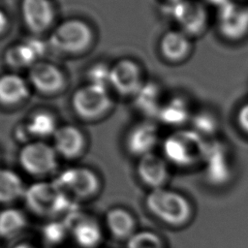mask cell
<instances>
[{
	"instance_id": "6da1fadb",
	"label": "cell",
	"mask_w": 248,
	"mask_h": 248,
	"mask_svg": "<svg viewBox=\"0 0 248 248\" xmlns=\"http://www.w3.org/2000/svg\"><path fill=\"white\" fill-rule=\"evenodd\" d=\"M22 199L29 211L47 219L65 217L78 210L74 207L75 200L60 190L53 180H39L30 184L26 187Z\"/></svg>"
},
{
	"instance_id": "7a4b0ae2",
	"label": "cell",
	"mask_w": 248,
	"mask_h": 248,
	"mask_svg": "<svg viewBox=\"0 0 248 248\" xmlns=\"http://www.w3.org/2000/svg\"><path fill=\"white\" fill-rule=\"evenodd\" d=\"M209 144L193 130H178L169 135L163 143L167 160L179 167H188L204 160Z\"/></svg>"
},
{
	"instance_id": "3957f363",
	"label": "cell",
	"mask_w": 248,
	"mask_h": 248,
	"mask_svg": "<svg viewBox=\"0 0 248 248\" xmlns=\"http://www.w3.org/2000/svg\"><path fill=\"white\" fill-rule=\"evenodd\" d=\"M145 206L158 220L173 227L185 224L191 215L188 201L180 194L163 187L153 189L147 194Z\"/></svg>"
},
{
	"instance_id": "277c9868",
	"label": "cell",
	"mask_w": 248,
	"mask_h": 248,
	"mask_svg": "<svg viewBox=\"0 0 248 248\" xmlns=\"http://www.w3.org/2000/svg\"><path fill=\"white\" fill-rule=\"evenodd\" d=\"M53 182L75 201L89 200L101 190L99 175L86 167L67 168L56 175Z\"/></svg>"
},
{
	"instance_id": "5b68a950",
	"label": "cell",
	"mask_w": 248,
	"mask_h": 248,
	"mask_svg": "<svg viewBox=\"0 0 248 248\" xmlns=\"http://www.w3.org/2000/svg\"><path fill=\"white\" fill-rule=\"evenodd\" d=\"M93 40L90 26L77 18L61 22L49 36L48 44L54 49L64 53H79L85 50Z\"/></svg>"
},
{
	"instance_id": "8992f818",
	"label": "cell",
	"mask_w": 248,
	"mask_h": 248,
	"mask_svg": "<svg viewBox=\"0 0 248 248\" xmlns=\"http://www.w3.org/2000/svg\"><path fill=\"white\" fill-rule=\"evenodd\" d=\"M58 154L53 145L42 140L25 142L18 152V163L24 172L35 177L52 173L58 165Z\"/></svg>"
},
{
	"instance_id": "52a82bcc",
	"label": "cell",
	"mask_w": 248,
	"mask_h": 248,
	"mask_svg": "<svg viewBox=\"0 0 248 248\" xmlns=\"http://www.w3.org/2000/svg\"><path fill=\"white\" fill-rule=\"evenodd\" d=\"M108 89L87 83L75 91L72 107L75 112L84 119H95L104 115L111 107Z\"/></svg>"
},
{
	"instance_id": "ba28073f",
	"label": "cell",
	"mask_w": 248,
	"mask_h": 248,
	"mask_svg": "<svg viewBox=\"0 0 248 248\" xmlns=\"http://www.w3.org/2000/svg\"><path fill=\"white\" fill-rule=\"evenodd\" d=\"M63 220L69 228L70 234L80 248H97L103 240V230L100 223L93 217L75 210Z\"/></svg>"
},
{
	"instance_id": "9c48e42d",
	"label": "cell",
	"mask_w": 248,
	"mask_h": 248,
	"mask_svg": "<svg viewBox=\"0 0 248 248\" xmlns=\"http://www.w3.org/2000/svg\"><path fill=\"white\" fill-rule=\"evenodd\" d=\"M172 16L188 36L200 35L208 24L205 7L196 0H181L173 4Z\"/></svg>"
},
{
	"instance_id": "30bf717a",
	"label": "cell",
	"mask_w": 248,
	"mask_h": 248,
	"mask_svg": "<svg viewBox=\"0 0 248 248\" xmlns=\"http://www.w3.org/2000/svg\"><path fill=\"white\" fill-rule=\"evenodd\" d=\"M143 83L141 70L136 61L123 58L110 67V87L120 95L135 96Z\"/></svg>"
},
{
	"instance_id": "8fae6325",
	"label": "cell",
	"mask_w": 248,
	"mask_h": 248,
	"mask_svg": "<svg viewBox=\"0 0 248 248\" xmlns=\"http://www.w3.org/2000/svg\"><path fill=\"white\" fill-rule=\"evenodd\" d=\"M159 140L157 126L151 121H141L134 125L128 132L125 140L127 151L136 157L152 153Z\"/></svg>"
},
{
	"instance_id": "7c38bea8",
	"label": "cell",
	"mask_w": 248,
	"mask_h": 248,
	"mask_svg": "<svg viewBox=\"0 0 248 248\" xmlns=\"http://www.w3.org/2000/svg\"><path fill=\"white\" fill-rule=\"evenodd\" d=\"M28 77L31 85L43 94H55L65 84L63 72L56 65L46 61L35 63L30 68Z\"/></svg>"
},
{
	"instance_id": "4fadbf2b",
	"label": "cell",
	"mask_w": 248,
	"mask_h": 248,
	"mask_svg": "<svg viewBox=\"0 0 248 248\" xmlns=\"http://www.w3.org/2000/svg\"><path fill=\"white\" fill-rule=\"evenodd\" d=\"M20 11L25 25L34 33H42L48 29L55 16L50 0H22Z\"/></svg>"
},
{
	"instance_id": "5bb4252c",
	"label": "cell",
	"mask_w": 248,
	"mask_h": 248,
	"mask_svg": "<svg viewBox=\"0 0 248 248\" xmlns=\"http://www.w3.org/2000/svg\"><path fill=\"white\" fill-rule=\"evenodd\" d=\"M46 43L38 38L25 39L7 49L6 64L13 68H31L46 53Z\"/></svg>"
},
{
	"instance_id": "9a60e30c",
	"label": "cell",
	"mask_w": 248,
	"mask_h": 248,
	"mask_svg": "<svg viewBox=\"0 0 248 248\" xmlns=\"http://www.w3.org/2000/svg\"><path fill=\"white\" fill-rule=\"evenodd\" d=\"M52 138L53 147L58 156L68 160L79 157L85 148L84 135L74 125L58 127Z\"/></svg>"
},
{
	"instance_id": "2e32d148",
	"label": "cell",
	"mask_w": 248,
	"mask_h": 248,
	"mask_svg": "<svg viewBox=\"0 0 248 248\" xmlns=\"http://www.w3.org/2000/svg\"><path fill=\"white\" fill-rule=\"evenodd\" d=\"M137 174L145 186L153 190L163 187L169 171L165 160L152 152L140 158L137 165Z\"/></svg>"
},
{
	"instance_id": "e0dca14e",
	"label": "cell",
	"mask_w": 248,
	"mask_h": 248,
	"mask_svg": "<svg viewBox=\"0 0 248 248\" xmlns=\"http://www.w3.org/2000/svg\"><path fill=\"white\" fill-rule=\"evenodd\" d=\"M159 48L166 60L180 63L190 56L193 45L190 37L183 31L170 30L162 36Z\"/></svg>"
},
{
	"instance_id": "ac0fdd59",
	"label": "cell",
	"mask_w": 248,
	"mask_h": 248,
	"mask_svg": "<svg viewBox=\"0 0 248 248\" xmlns=\"http://www.w3.org/2000/svg\"><path fill=\"white\" fill-rule=\"evenodd\" d=\"M108 232L117 239L128 240L136 232V219L131 211L116 206L108 209L105 216Z\"/></svg>"
},
{
	"instance_id": "d6986e66",
	"label": "cell",
	"mask_w": 248,
	"mask_h": 248,
	"mask_svg": "<svg viewBox=\"0 0 248 248\" xmlns=\"http://www.w3.org/2000/svg\"><path fill=\"white\" fill-rule=\"evenodd\" d=\"M30 94L27 81L17 74L7 73L0 76V103L14 106L24 102Z\"/></svg>"
},
{
	"instance_id": "ffe728a7",
	"label": "cell",
	"mask_w": 248,
	"mask_h": 248,
	"mask_svg": "<svg viewBox=\"0 0 248 248\" xmlns=\"http://www.w3.org/2000/svg\"><path fill=\"white\" fill-rule=\"evenodd\" d=\"M157 117L166 125L180 126L192 118L189 103L183 97L174 96L163 102Z\"/></svg>"
},
{
	"instance_id": "44dd1931",
	"label": "cell",
	"mask_w": 248,
	"mask_h": 248,
	"mask_svg": "<svg viewBox=\"0 0 248 248\" xmlns=\"http://www.w3.org/2000/svg\"><path fill=\"white\" fill-rule=\"evenodd\" d=\"M26 187L20 175L6 168H0V203L10 204L22 199Z\"/></svg>"
},
{
	"instance_id": "7402d4cb",
	"label": "cell",
	"mask_w": 248,
	"mask_h": 248,
	"mask_svg": "<svg viewBox=\"0 0 248 248\" xmlns=\"http://www.w3.org/2000/svg\"><path fill=\"white\" fill-rule=\"evenodd\" d=\"M137 108L147 116H156L163 104L161 89L155 82H144L134 96Z\"/></svg>"
},
{
	"instance_id": "603a6c76",
	"label": "cell",
	"mask_w": 248,
	"mask_h": 248,
	"mask_svg": "<svg viewBox=\"0 0 248 248\" xmlns=\"http://www.w3.org/2000/svg\"><path fill=\"white\" fill-rule=\"evenodd\" d=\"M204 160L207 162V175L211 181L222 183L228 179L230 170L227 155L225 148L221 144L214 143L209 145Z\"/></svg>"
},
{
	"instance_id": "cb8c5ba5",
	"label": "cell",
	"mask_w": 248,
	"mask_h": 248,
	"mask_svg": "<svg viewBox=\"0 0 248 248\" xmlns=\"http://www.w3.org/2000/svg\"><path fill=\"white\" fill-rule=\"evenodd\" d=\"M24 125L29 137L42 140L47 137H53L58 129L55 116L46 110L32 113Z\"/></svg>"
},
{
	"instance_id": "d4e9b609",
	"label": "cell",
	"mask_w": 248,
	"mask_h": 248,
	"mask_svg": "<svg viewBox=\"0 0 248 248\" xmlns=\"http://www.w3.org/2000/svg\"><path fill=\"white\" fill-rule=\"evenodd\" d=\"M27 226L25 213L16 207H6L0 210V237L10 239L21 233Z\"/></svg>"
},
{
	"instance_id": "484cf974",
	"label": "cell",
	"mask_w": 248,
	"mask_h": 248,
	"mask_svg": "<svg viewBox=\"0 0 248 248\" xmlns=\"http://www.w3.org/2000/svg\"><path fill=\"white\" fill-rule=\"evenodd\" d=\"M222 33L228 38L236 40L248 32V16L246 13L235 8L231 9L222 16Z\"/></svg>"
},
{
	"instance_id": "4316f807",
	"label": "cell",
	"mask_w": 248,
	"mask_h": 248,
	"mask_svg": "<svg viewBox=\"0 0 248 248\" xmlns=\"http://www.w3.org/2000/svg\"><path fill=\"white\" fill-rule=\"evenodd\" d=\"M68 234H70L69 228L63 219H49L41 229L43 240L51 246L63 243Z\"/></svg>"
},
{
	"instance_id": "83f0119b",
	"label": "cell",
	"mask_w": 248,
	"mask_h": 248,
	"mask_svg": "<svg viewBox=\"0 0 248 248\" xmlns=\"http://www.w3.org/2000/svg\"><path fill=\"white\" fill-rule=\"evenodd\" d=\"M126 248H164L159 235L150 231L136 232L127 241Z\"/></svg>"
},
{
	"instance_id": "f1b7e54d",
	"label": "cell",
	"mask_w": 248,
	"mask_h": 248,
	"mask_svg": "<svg viewBox=\"0 0 248 248\" xmlns=\"http://www.w3.org/2000/svg\"><path fill=\"white\" fill-rule=\"evenodd\" d=\"M192 120L194 123V130L202 137L204 135H212L218 130V119L215 114L210 111L201 110L192 116Z\"/></svg>"
},
{
	"instance_id": "f546056e",
	"label": "cell",
	"mask_w": 248,
	"mask_h": 248,
	"mask_svg": "<svg viewBox=\"0 0 248 248\" xmlns=\"http://www.w3.org/2000/svg\"><path fill=\"white\" fill-rule=\"evenodd\" d=\"M110 67L105 63H96L87 71L88 83L105 87H110Z\"/></svg>"
},
{
	"instance_id": "4dcf8cb0",
	"label": "cell",
	"mask_w": 248,
	"mask_h": 248,
	"mask_svg": "<svg viewBox=\"0 0 248 248\" xmlns=\"http://www.w3.org/2000/svg\"><path fill=\"white\" fill-rule=\"evenodd\" d=\"M236 122L242 132L248 135V103L244 104L237 111Z\"/></svg>"
},
{
	"instance_id": "1f68e13d",
	"label": "cell",
	"mask_w": 248,
	"mask_h": 248,
	"mask_svg": "<svg viewBox=\"0 0 248 248\" xmlns=\"http://www.w3.org/2000/svg\"><path fill=\"white\" fill-rule=\"evenodd\" d=\"M8 24H9L8 16L5 14V12L2 9H0V34L5 32V30L8 27Z\"/></svg>"
},
{
	"instance_id": "d6a6232c",
	"label": "cell",
	"mask_w": 248,
	"mask_h": 248,
	"mask_svg": "<svg viewBox=\"0 0 248 248\" xmlns=\"http://www.w3.org/2000/svg\"><path fill=\"white\" fill-rule=\"evenodd\" d=\"M13 248H40L38 245L29 242V241H21L13 246Z\"/></svg>"
},
{
	"instance_id": "836d02e7",
	"label": "cell",
	"mask_w": 248,
	"mask_h": 248,
	"mask_svg": "<svg viewBox=\"0 0 248 248\" xmlns=\"http://www.w3.org/2000/svg\"><path fill=\"white\" fill-rule=\"evenodd\" d=\"M169 1H170V2H172V3L174 4V3H176V2H179V1H181V0H169Z\"/></svg>"
},
{
	"instance_id": "e575fe53",
	"label": "cell",
	"mask_w": 248,
	"mask_h": 248,
	"mask_svg": "<svg viewBox=\"0 0 248 248\" xmlns=\"http://www.w3.org/2000/svg\"><path fill=\"white\" fill-rule=\"evenodd\" d=\"M0 248H1V246H0Z\"/></svg>"
}]
</instances>
